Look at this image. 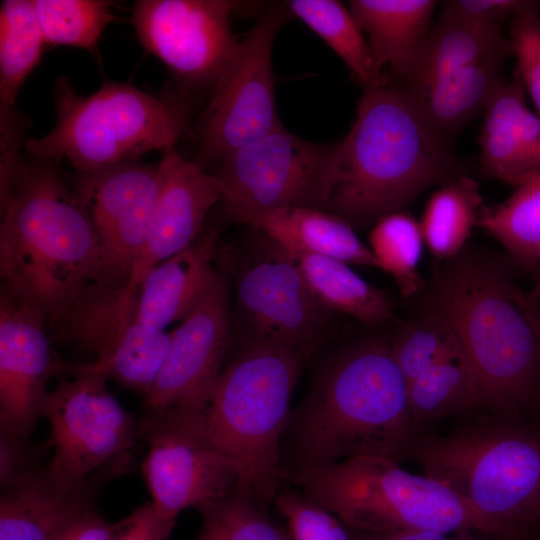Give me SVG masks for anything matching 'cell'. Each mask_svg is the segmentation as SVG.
Returning a JSON list of instances; mask_svg holds the SVG:
<instances>
[{
  "label": "cell",
  "mask_w": 540,
  "mask_h": 540,
  "mask_svg": "<svg viewBox=\"0 0 540 540\" xmlns=\"http://www.w3.org/2000/svg\"><path fill=\"white\" fill-rule=\"evenodd\" d=\"M255 6L226 0H139L132 23L145 50L182 83L211 91L240 42L230 16Z\"/></svg>",
  "instance_id": "16"
},
{
  "label": "cell",
  "mask_w": 540,
  "mask_h": 540,
  "mask_svg": "<svg viewBox=\"0 0 540 540\" xmlns=\"http://www.w3.org/2000/svg\"><path fill=\"white\" fill-rule=\"evenodd\" d=\"M118 525H111L92 510L73 524L60 540H113Z\"/></svg>",
  "instance_id": "42"
},
{
  "label": "cell",
  "mask_w": 540,
  "mask_h": 540,
  "mask_svg": "<svg viewBox=\"0 0 540 540\" xmlns=\"http://www.w3.org/2000/svg\"><path fill=\"white\" fill-rule=\"evenodd\" d=\"M535 316H536L537 326H538V329H539V332H540V304L538 305V307L536 309ZM538 401H539V410H540V390H539ZM539 426H540V419H539Z\"/></svg>",
  "instance_id": "45"
},
{
  "label": "cell",
  "mask_w": 540,
  "mask_h": 540,
  "mask_svg": "<svg viewBox=\"0 0 540 540\" xmlns=\"http://www.w3.org/2000/svg\"><path fill=\"white\" fill-rule=\"evenodd\" d=\"M25 124L14 110L0 111L1 131V168H0V200L1 209L7 204L17 177L23 157L21 143Z\"/></svg>",
  "instance_id": "38"
},
{
  "label": "cell",
  "mask_w": 540,
  "mask_h": 540,
  "mask_svg": "<svg viewBox=\"0 0 540 540\" xmlns=\"http://www.w3.org/2000/svg\"><path fill=\"white\" fill-rule=\"evenodd\" d=\"M502 58H489L451 68L414 88L403 90L433 133L446 145L485 109L502 77ZM398 87V86H397Z\"/></svg>",
  "instance_id": "22"
},
{
  "label": "cell",
  "mask_w": 540,
  "mask_h": 540,
  "mask_svg": "<svg viewBox=\"0 0 540 540\" xmlns=\"http://www.w3.org/2000/svg\"><path fill=\"white\" fill-rule=\"evenodd\" d=\"M45 40L33 0H5L0 9V111L11 110L40 60Z\"/></svg>",
  "instance_id": "30"
},
{
  "label": "cell",
  "mask_w": 540,
  "mask_h": 540,
  "mask_svg": "<svg viewBox=\"0 0 540 540\" xmlns=\"http://www.w3.org/2000/svg\"><path fill=\"white\" fill-rule=\"evenodd\" d=\"M351 540H450L449 535L422 530L350 532Z\"/></svg>",
  "instance_id": "43"
},
{
  "label": "cell",
  "mask_w": 540,
  "mask_h": 540,
  "mask_svg": "<svg viewBox=\"0 0 540 540\" xmlns=\"http://www.w3.org/2000/svg\"><path fill=\"white\" fill-rule=\"evenodd\" d=\"M86 489L58 484L46 466L1 490L0 540H60L93 510Z\"/></svg>",
  "instance_id": "23"
},
{
  "label": "cell",
  "mask_w": 540,
  "mask_h": 540,
  "mask_svg": "<svg viewBox=\"0 0 540 540\" xmlns=\"http://www.w3.org/2000/svg\"><path fill=\"white\" fill-rule=\"evenodd\" d=\"M258 230L290 254L330 257L347 264L378 268L368 245L342 217L307 207L275 209L241 220Z\"/></svg>",
  "instance_id": "24"
},
{
  "label": "cell",
  "mask_w": 540,
  "mask_h": 540,
  "mask_svg": "<svg viewBox=\"0 0 540 540\" xmlns=\"http://www.w3.org/2000/svg\"><path fill=\"white\" fill-rule=\"evenodd\" d=\"M157 203L146 245L128 284L139 287L155 265L192 245L201 235L210 209L221 200L214 173L181 157L174 147L164 151Z\"/></svg>",
  "instance_id": "19"
},
{
  "label": "cell",
  "mask_w": 540,
  "mask_h": 540,
  "mask_svg": "<svg viewBox=\"0 0 540 540\" xmlns=\"http://www.w3.org/2000/svg\"><path fill=\"white\" fill-rule=\"evenodd\" d=\"M405 460L456 495L497 536L540 529V426L479 410L419 438Z\"/></svg>",
  "instance_id": "5"
},
{
  "label": "cell",
  "mask_w": 540,
  "mask_h": 540,
  "mask_svg": "<svg viewBox=\"0 0 540 540\" xmlns=\"http://www.w3.org/2000/svg\"><path fill=\"white\" fill-rule=\"evenodd\" d=\"M423 246L419 222L404 211L382 216L369 233L368 247L378 268L393 277L403 297L421 288L418 265Z\"/></svg>",
  "instance_id": "32"
},
{
  "label": "cell",
  "mask_w": 540,
  "mask_h": 540,
  "mask_svg": "<svg viewBox=\"0 0 540 540\" xmlns=\"http://www.w3.org/2000/svg\"><path fill=\"white\" fill-rule=\"evenodd\" d=\"M46 404L53 454L50 476L67 488L134 446L139 424L108 390V379L87 362H64Z\"/></svg>",
  "instance_id": "11"
},
{
  "label": "cell",
  "mask_w": 540,
  "mask_h": 540,
  "mask_svg": "<svg viewBox=\"0 0 540 540\" xmlns=\"http://www.w3.org/2000/svg\"><path fill=\"white\" fill-rule=\"evenodd\" d=\"M291 15L304 22L338 54L364 89L387 83L350 10L335 0H291Z\"/></svg>",
  "instance_id": "29"
},
{
  "label": "cell",
  "mask_w": 540,
  "mask_h": 540,
  "mask_svg": "<svg viewBox=\"0 0 540 540\" xmlns=\"http://www.w3.org/2000/svg\"><path fill=\"white\" fill-rule=\"evenodd\" d=\"M297 481L308 499L354 532L422 530L451 535L472 530L493 534L443 484L410 473L391 458L353 457L301 470Z\"/></svg>",
  "instance_id": "8"
},
{
  "label": "cell",
  "mask_w": 540,
  "mask_h": 540,
  "mask_svg": "<svg viewBox=\"0 0 540 540\" xmlns=\"http://www.w3.org/2000/svg\"><path fill=\"white\" fill-rule=\"evenodd\" d=\"M38 450L29 439H19L0 433L1 490L22 481L41 468Z\"/></svg>",
  "instance_id": "40"
},
{
  "label": "cell",
  "mask_w": 540,
  "mask_h": 540,
  "mask_svg": "<svg viewBox=\"0 0 540 540\" xmlns=\"http://www.w3.org/2000/svg\"><path fill=\"white\" fill-rule=\"evenodd\" d=\"M138 288L90 282L63 307L54 325L57 335L92 354L94 370L120 386L151 393L166 360L170 333L142 323L137 314Z\"/></svg>",
  "instance_id": "10"
},
{
  "label": "cell",
  "mask_w": 540,
  "mask_h": 540,
  "mask_svg": "<svg viewBox=\"0 0 540 540\" xmlns=\"http://www.w3.org/2000/svg\"><path fill=\"white\" fill-rule=\"evenodd\" d=\"M290 255L313 296L328 311L347 314L368 326L393 317L389 296L365 281L349 264L320 255Z\"/></svg>",
  "instance_id": "27"
},
{
  "label": "cell",
  "mask_w": 540,
  "mask_h": 540,
  "mask_svg": "<svg viewBox=\"0 0 540 540\" xmlns=\"http://www.w3.org/2000/svg\"><path fill=\"white\" fill-rule=\"evenodd\" d=\"M294 540H351L347 527L330 511L293 494L276 498Z\"/></svg>",
  "instance_id": "37"
},
{
  "label": "cell",
  "mask_w": 540,
  "mask_h": 540,
  "mask_svg": "<svg viewBox=\"0 0 540 540\" xmlns=\"http://www.w3.org/2000/svg\"><path fill=\"white\" fill-rule=\"evenodd\" d=\"M46 44L94 50L115 16L110 1L33 0Z\"/></svg>",
  "instance_id": "33"
},
{
  "label": "cell",
  "mask_w": 540,
  "mask_h": 540,
  "mask_svg": "<svg viewBox=\"0 0 540 540\" xmlns=\"http://www.w3.org/2000/svg\"><path fill=\"white\" fill-rule=\"evenodd\" d=\"M54 128L24 143L27 156L66 158L77 172L93 171L167 150L184 132L187 113L178 102L154 97L129 83L107 81L89 96L78 95L69 80L53 87Z\"/></svg>",
  "instance_id": "7"
},
{
  "label": "cell",
  "mask_w": 540,
  "mask_h": 540,
  "mask_svg": "<svg viewBox=\"0 0 540 540\" xmlns=\"http://www.w3.org/2000/svg\"><path fill=\"white\" fill-rule=\"evenodd\" d=\"M217 240L218 229H211L146 273L137 296V314L142 323L165 330L188 316L213 276Z\"/></svg>",
  "instance_id": "21"
},
{
  "label": "cell",
  "mask_w": 540,
  "mask_h": 540,
  "mask_svg": "<svg viewBox=\"0 0 540 540\" xmlns=\"http://www.w3.org/2000/svg\"><path fill=\"white\" fill-rule=\"evenodd\" d=\"M304 355L265 342H247L222 371L203 412L209 436L235 464L239 489L270 498L279 450Z\"/></svg>",
  "instance_id": "6"
},
{
  "label": "cell",
  "mask_w": 540,
  "mask_h": 540,
  "mask_svg": "<svg viewBox=\"0 0 540 540\" xmlns=\"http://www.w3.org/2000/svg\"><path fill=\"white\" fill-rule=\"evenodd\" d=\"M421 436L391 344L373 338L348 345L322 367L295 441L301 470H308L358 456L400 462Z\"/></svg>",
  "instance_id": "2"
},
{
  "label": "cell",
  "mask_w": 540,
  "mask_h": 540,
  "mask_svg": "<svg viewBox=\"0 0 540 540\" xmlns=\"http://www.w3.org/2000/svg\"><path fill=\"white\" fill-rule=\"evenodd\" d=\"M338 166V143L302 139L283 125L223 159L214 173L228 221L287 207L327 210Z\"/></svg>",
  "instance_id": "9"
},
{
  "label": "cell",
  "mask_w": 540,
  "mask_h": 540,
  "mask_svg": "<svg viewBox=\"0 0 540 540\" xmlns=\"http://www.w3.org/2000/svg\"><path fill=\"white\" fill-rule=\"evenodd\" d=\"M477 531H464L457 533L456 537H450V540H507L500 536L479 532V536H475Z\"/></svg>",
  "instance_id": "44"
},
{
  "label": "cell",
  "mask_w": 540,
  "mask_h": 540,
  "mask_svg": "<svg viewBox=\"0 0 540 540\" xmlns=\"http://www.w3.org/2000/svg\"><path fill=\"white\" fill-rule=\"evenodd\" d=\"M199 512L202 526L196 540H287L253 497L240 489Z\"/></svg>",
  "instance_id": "35"
},
{
  "label": "cell",
  "mask_w": 540,
  "mask_h": 540,
  "mask_svg": "<svg viewBox=\"0 0 540 540\" xmlns=\"http://www.w3.org/2000/svg\"><path fill=\"white\" fill-rule=\"evenodd\" d=\"M525 92L516 71L486 105L479 137L481 173L517 187L540 172V117Z\"/></svg>",
  "instance_id": "20"
},
{
  "label": "cell",
  "mask_w": 540,
  "mask_h": 540,
  "mask_svg": "<svg viewBox=\"0 0 540 540\" xmlns=\"http://www.w3.org/2000/svg\"><path fill=\"white\" fill-rule=\"evenodd\" d=\"M1 213V291L51 324L96 278L99 253L89 218L55 161L30 156Z\"/></svg>",
  "instance_id": "4"
},
{
  "label": "cell",
  "mask_w": 540,
  "mask_h": 540,
  "mask_svg": "<svg viewBox=\"0 0 540 540\" xmlns=\"http://www.w3.org/2000/svg\"><path fill=\"white\" fill-rule=\"evenodd\" d=\"M69 181L97 241L99 263L94 282L127 284L150 233L159 192V162L128 161L76 171Z\"/></svg>",
  "instance_id": "15"
},
{
  "label": "cell",
  "mask_w": 540,
  "mask_h": 540,
  "mask_svg": "<svg viewBox=\"0 0 540 540\" xmlns=\"http://www.w3.org/2000/svg\"><path fill=\"white\" fill-rule=\"evenodd\" d=\"M539 300L482 254L462 250L438 271L434 309L454 330L473 369L480 410L523 415L539 398Z\"/></svg>",
  "instance_id": "1"
},
{
  "label": "cell",
  "mask_w": 540,
  "mask_h": 540,
  "mask_svg": "<svg viewBox=\"0 0 540 540\" xmlns=\"http://www.w3.org/2000/svg\"><path fill=\"white\" fill-rule=\"evenodd\" d=\"M509 39L517 57V72L540 117V1H531L513 15Z\"/></svg>",
  "instance_id": "36"
},
{
  "label": "cell",
  "mask_w": 540,
  "mask_h": 540,
  "mask_svg": "<svg viewBox=\"0 0 540 540\" xmlns=\"http://www.w3.org/2000/svg\"><path fill=\"white\" fill-rule=\"evenodd\" d=\"M531 3L527 0H451L442 15L478 25H501L502 21Z\"/></svg>",
  "instance_id": "39"
},
{
  "label": "cell",
  "mask_w": 540,
  "mask_h": 540,
  "mask_svg": "<svg viewBox=\"0 0 540 540\" xmlns=\"http://www.w3.org/2000/svg\"><path fill=\"white\" fill-rule=\"evenodd\" d=\"M433 0H352L350 12L369 37L375 63L381 71L388 65L391 82L401 83L430 32Z\"/></svg>",
  "instance_id": "25"
},
{
  "label": "cell",
  "mask_w": 540,
  "mask_h": 540,
  "mask_svg": "<svg viewBox=\"0 0 540 540\" xmlns=\"http://www.w3.org/2000/svg\"><path fill=\"white\" fill-rule=\"evenodd\" d=\"M174 523L175 519L162 515L151 502L118 524L113 540H168Z\"/></svg>",
  "instance_id": "41"
},
{
  "label": "cell",
  "mask_w": 540,
  "mask_h": 540,
  "mask_svg": "<svg viewBox=\"0 0 540 540\" xmlns=\"http://www.w3.org/2000/svg\"><path fill=\"white\" fill-rule=\"evenodd\" d=\"M291 15L286 4H269L214 84L199 126L203 168L271 132L280 122L275 105L272 49Z\"/></svg>",
  "instance_id": "12"
},
{
  "label": "cell",
  "mask_w": 540,
  "mask_h": 540,
  "mask_svg": "<svg viewBox=\"0 0 540 540\" xmlns=\"http://www.w3.org/2000/svg\"><path fill=\"white\" fill-rule=\"evenodd\" d=\"M481 204L479 184L464 175L432 194L419 221L424 245L432 256L448 260L463 250L478 225Z\"/></svg>",
  "instance_id": "28"
},
{
  "label": "cell",
  "mask_w": 540,
  "mask_h": 540,
  "mask_svg": "<svg viewBox=\"0 0 540 540\" xmlns=\"http://www.w3.org/2000/svg\"><path fill=\"white\" fill-rule=\"evenodd\" d=\"M47 317L1 291L0 433L29 439L44 417L49 380L61 371L50 345Z\"/></svg>",
  "instance_id": "18"
},
{
  "label": "cell",
  "mask_w": 540,
  "mask_h": 540,
  "mask_svg": "<svg viewBox=\"0 0 540 540\" xmlns=\"http://www.w3.org/2000/svg\"><path fill=\"white\" fill-rule=\"evenodd\" d=\"M232 258H217L213 276L188 316L170 332L166 360L144 412L178 408L204 412L222 373L232 329Z\"/></svg>",
  "instance_id": "17"
},
{
  "label": "cell",
  "mask_w": 540,
  "mask_h": 540,
  "mask_svg": "<svg viewBox=\"0 0 540 540\" xmlns=\"http://www.w3.org/2000/svg\"><path fill=\"white\" fill-rule=\"evenodd\" d=\"M407 388L422 436L480 410L477 380L464 353L431 366Z\"/></svg>",
  "instance_id": "26"
},
{
  "label": "cell",
  "mask_w": 540,
  "mask_h": 540,
  "mask_svg": "<svg viewBox=\"0 0 540 540\" xmlns=\"http://www.w3.org/2000/svg\"><path fill=\"white\" fill-rule=\"evenodd\" d=\"M337 143V177L326 211L354 228L403 211L426 189L463 175L454 148L389 81L364 89L354 123Z\"/></svg>",
  "instance_id": "3"
},
{
  "label": "cell",
  "mask_w": 540,
  "mask_h": 540,
  "mask_svg": "<svg viewBox=\"0 0 540 540\" xmlns=\"http://www.w3.org/2000/svg\"><path fill=\"white\" fill-rule=\"evenodd\" d=\"M139 435L147 444L142 473L165 517L176 520L187 508L200 511L239 489L237 468L209 436L203 412H145Z\"/></svg>",
  "instance_id": "14"
},
{
  "label": "cell",
  "mask_w": 540,
  "mask_h": 540,
  "mask_svg": "<svg viewBox=\"0 0 540 540\" xmlns=\"http://www.w3.org/2000/svg\"><path fill=\"white\" fill-rule=\"evenodd\" d=\"M478 225L516 261L534 265L540 259V172L519 185L501 205L484 208Z\"/></svg>",
  "instance_id": "31"
},
{
  "label": "cell",
  "mask_w": 540,
  "mask_h": 540,
  "mask_svg": "<svg viewBox=\"0 0 540 540\" xmlns=\"http://www.w3.org/2000/svg\"><path fill=\"white\" fill-rule=\"evenodd\" d=\"M390 344L406 383L431 366L464 353L454 330L435 309L404 325Z\"/></svg>",
  "instance_id": "34"
},
{
  "label": "cell",
  "mask_w": 540,
  "mask_h": 540,
  "mask_svg": "<svg viewBox=\"0 0 540 540\" xmlns=\"http://www.w3.org/2000/svg\"><path fill=\"white\" fill-rule=\"evenodd\" d=\"M232 258L235 314L248 340L286 347L304 356L324 336L332 312L305 283L292 256L262 232Z\"/></svg>",
  "instance_id": "13"
}]
</instances>
